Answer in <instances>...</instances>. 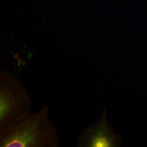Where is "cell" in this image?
<instances>
[{
	"instance_id": "3",
	"label": "cell",
	"mask_w": 147,
	"mask_h": 147,
	"mask_svg": "<svg viewBox=\"0 0 147 147\" xmlns=\"http://www.w3.org/2000/svg\"><path fill=\"white\" fill-rule=\"evenodd\" d=\"M121 138L111 127L104 111L99 121L81 134L78 147H116L119 146Z\"/></svg>"
},
{
	"instance_id": "1",
	"label": "cell",
	"mask_w": 147,
	"mask_h": 147,
	"mask_svg": "<svg viewBox=\"0 0 147 147\" xmlns=\"http://www.w3.org/2000/svg\"><path fill=\"white\" fill-rule=\"evenodd\" d=\"M60 138L45 105L0 133L1 147H58Z\"/></svg>"
},
{
	"instance_id": "2",
	"label": "cell",
	"mask_w": 147,
	"mask_h": 147,
	"mask_svg": "<svg viewBox=\"0 0 147 147\" xmlns=\"http://www.w3.org/2000/svg\"><path fill=\"white\" fill-rule=\"evenodd\" d=\"M33 100L21 81L9 72H0V133L31 112Z\"/></svg>"
}]
</instances>
